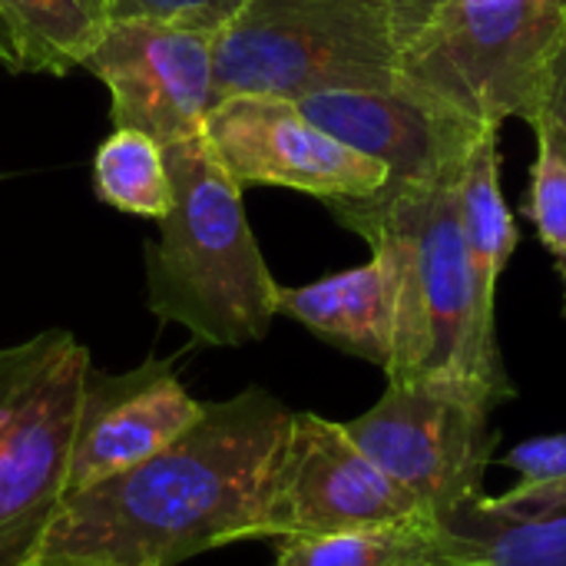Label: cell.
Returning <instances> with one entry per match:
<instances>
[{"instance_id": "6da1fadb", "label": "cell", "mask_w": 566, "mask_h": 566, "mask_svg": "<svg viewBox=\"0 0 566 566\" xmlns=\"http://www.w3.org/2000/svg\"><path fill=\"white\" fill-rule=\"evenodd\" d=\"M292 418L295 411L265 388L202 405L199 418L149 461L66 494L36 557L176 566L259 541Z\"/></svg>"}, {"instance_id": "7a4b0ae2", "label": "cell", "mask_w": 566, "mask_h": 566, "mask_svg": "<svg viewBox=\"0 0 566 566\" xmlns=\"http://www.w3.org/2000/svg\"><path fill=\"white\" fill-rule=\"evenodd\" d=\"M451 186H385L368 199H328L395 282V348L388 381H444L514 398L497 348V308L484 305Z\"/></svg>"}, {"instance_id": "3957f363", "label": "cell", "mask_w": 566, "mask_h": 566, "mask_svg": "<svg viewBox=\"0 0 566 566\" xmlns=\"http://www.w3.org/2000/svg\"><path fill=\"white\" fill-rule=\"evenodd\" d=\"M172 209L146 245L149 312L182 325L199 345L242 348L262 342L279 315L265 255L252 235L242 186L206 136L163 146Z\"/></svg>"}, {"instance_id": "277c9868", "label": "cell", "mask_w": 566, "mask_h": 566, "mask_svg": "<svg viewBox=\"0 0 566 566\" xmlns=\"http://www.w3.org/2000/svg\"><path fill=\"white\" fill-rule=\"evenodd\" d=\"M398 33L385 0H245L212 33L216 99L259 93L305 99L391 90Z\"/></svg>"}, {"instance_id": "5b68a950", "label": "cell", "mask_w": 566, "mask_h": 566, "mask_svg": "<svg viewBox=\"0 0 566 566\" xmlns=\"http://www.w3.org/2000/svg\"><path fill=\"white\" fill-rule=\"evenodd\" d=\"M566 0H451L398 50V83L501 129L537 123Z\"/></svg>"}, {"instance_id": "8992f818", "label": "cell", "mask_w": 566, "mask_h": 566, "mask_svg": "<svg viewBox=\"0 0 566 566\" xmlns=\"http://www.w3.org/2000/svg\"><path fill=\"white\" fill-rule=\"evenodd\" d=\"M90 352L63 328L0 348V566H27L66 497Z\"/></svg>"}, {"instance_id": "52a82bcc", "label": "cell", "mask_w": 566, "mask_h": 566, "mask_svg": "<svg viewBox=\"0 0 566 566\" xmlns=\"http://www.w3.org/2000/svg\"><path fill=\"white\" fill-rule=\"evenodd\" d=\"M497 401L444 381H388L371 411L342 428L415 501L441 521L484 494L497 444Z\"/></svg>"}, {"instance_id": "ba28073f", "label": "cell", "mask_w": 566, "mask_h": 566, "mask_svg": "<svg viewBox=\"0 0 566 566\" xmlns=\"http://www.w3.org/2000/svg\"><path fill=\"white\" fill-rule=\"evenodd\" d=\"M428 517L424 507L395 484L338 421L295 411L285 438L259 541L328 537L375 524Z\"/></svg>"}, {"instance_id": "9c48e42d", "label": "cell", "mask_w": 566, "mask_h": 566, "mask_svg": "<svg viewBox=\"0 0 566 566\" xmlns=\"http://www.w3.org/2000/svg\"><path fill=\"white\" fill-rule=\"evenodd\" d=\"M202 136L242 189L279 186L328 202L368 199L388 182L381 163L338 143L292 99L222 96L212 103Z\"/></svg>"}, {"instance_id": "30bf717a", "label": "cell", "mask_w": 566, "mask_h": 566, "mask_svg": "<svg viewBox=\"0 0 566 566\" xmlns=\"http://www.w3.org/2000/svg\"><path fill=\"white\" fill-rule=\"evenodd\" d=\"M109 90L113 129H136L159 146L202 136L216 103L212 33L163 20H113L86 56Z\"/></svg>"}, {"instance_id": "8fae6325", "label": "cell", "mask_w": 566, "mask_h": 566, "mask_svg": "<svg viewBox=\"0 0 566 566\" xmlns=\"http://www.w3.org/2000/svg\"><path fill=\"white\" fill-rule=\"evenodd\" d=\"M302 113L338 143L385 166V186H451L474 149L501 136L468 113L395 83L391 90H338L298 99Z\"/></svg>"}, {"instance_id": "7c38bea8", "label": "cell", "mask_w": 566, "mask_h": 566, "mask_svg": "<svg viewBox=\"0 0 566 566\" xmlns=\"http://www.w3.org/2000/svg\"><path fill=\"white\" fill-rule=\"evenodd\" d=\"M199 411L202 401L182 388L172 361L149 358L119 375L90 368L73 428L66 494L149 461L172 444Z\"/></svg>"}, {"instance_id": "4fadbf2b", "label": "cell", "mask_w": 566, "mask_h": 566, "mask_svg": "<svg viewBox=\"0 0 566 566\" xmlns=\"http://www.w3.org/2000/svg\"><path fill=\"white\" fill-rule=\"evenodd\" d=\"M275 308L338 352L371 361L381 371L391 361L395 282L378 255H371L365 265L325 275L308 285H279Z\"/></svg>"}, {"instance_id": "5bb4252c", "label": "cell", "mask_w": 566, "mask_h": 566, "mask_svg": "<svg viewBox=\"0 0 566 566\" xmlns=\"http://www.w3.org/2000/svg\"><path fill=\"white\" fill-rule=\"evenodd\" d=\"M481 547L438 524L411 517L328 537L279 541L275 566H478Z\"/></svg>"}, {"instance_id": "9a60e30c", "label": "cell", "mask_w": 566, "mask_h": 566, "mask_svg": "<svg viewBox=\"0 0 566 566\" xmlns=\"http://www.w3.org/2000/svg\"><path fill=\"white\" fill-rule=\"evenodd\" d=\"M17 73H70L83 66L113 23V0H0Z\"/></svg>"}, {"instance_id": "2e32d148", "label": "cell", "mask_w": 566, "mask_h": 566, "mask_svg": "<svg viewBox=\"0 0 566 566\" xmlns=\"http://www.w3.org/2000/svg\"><path fill=\"white\" fill-rule=\"evenodd\" d=\"M458 209H461V229L474 269L478 292L484 305L497 308V282L521 242L514 212L501 189V149L497 136L484 139L474 156L468 159L461 179H458Z\"/></svg>"}, {"instance_id": "e0dca14e", "label": "cell", "mask_w": 566, "mask_h": 566, "mask_svg": "<svg viewBox=\"0 0 566 566\" xmlns=\"http://www.w3.org/2000/svg\"><path fill=\"white\" fill-rule=\"evenodd\" d=\"M438 524L481 547L478 566H566V507L547 514H507L481 494Z\"/></svg>"}, {"instance_id": "ac0fdd59", "label": "cell", "mask_w": 566, "mask_h": 566, "mask_svg": "<svg viewBox=\"0 0 566 566\" xmlns=\"http://www.w3.org/2000/svg\"><path fill=\"white\" fill-rule=\"evenodd\" d=\"M93 189L99 202L159 222L172 209V179L166 166V149L146 133L113 129L96 146Z\"/></svg>"}, {"instance_id": "d6986e66", "label": "cell", "mask_w": 566, "mask_h": 566, "mask_svg": "<svg viewBox=\"0 0 566 566\" xmlns=\"http://www.w3.org/2000/svg\"><path fill=\"white\" fill-rule=\"evenodd\" d=\"M504 468H511L521 481L501 494L491 497L494 507L507 514H547L566 507V434L531 438L517 444Z\"/></svg>"}, {"instance_id": "ffe728a7", "label": "cell", "mask_w": 566, "mask_h": 566, "mask_svg": "<svg viewBox=\"0 0 566 566\" xmlns=\"http://www.w3.org/2000/svg\"><path fill=\"white\" fill-rule=\"evenodd\" d=\"M524 216L534 222L541 245L551 252V259L564 279L566 308V156L547 136H537V159L531 169Z\"/></svg>"}, {"instance_id": "44dd1931", "label": "cell", "mask_w": 566, "mask_h": 566, "mask_svg": "<svg viewBox=\"0 0 566 566\" xmlns=\"http://www.w3.org/2000/svg\"><path fill=\"white\" fill-rule=\"evenodd\" d=\"M245 0H113V20H163L216 33Z\"/></svg>"}, {"instance_id": "7402d4cb", "label": "cell", "mask_w": 566, "mask_h": 566, "mask_svg": "<svg viewBox=\"0 0 566 566\" xmlns=\"http://www.w3.org/2000/svg\"><path fill=\"white\" fill-rule=\"evenodd\" d=\"M531 129L537 136H547L551 143H557L566 156V27L554 56H551L544 96H541V113H537V123Z\"/></svg>"}, {"instance_id": "603a6c76", "label": "cell", "mask_w": 566, "mask_h": 566, "mask_svg": "<svg viewBox=\"0 0 566 566\" xmlns=\"http://www.w3.org/2000/svg\"><path fill=\"white\" fill-rule=\"evenodd\" d=\"M385 3L391 10V23H395L398 43H405L438 7H444L451 0H385Z\"/></svg>"}, {"instance_id": "cb8c5ba5", "label": "cell", "mask_w": 566, "mask_h": 566, "mask_svg": "<svg viewBox=\"0 0 566 566\" xmlns=\"http://www.w3.org/2000/svg\"><path fill=\"white\" fill-rule=\"evenodd\" d=\"M27 566H119L106 564V560H90V557H36Z\"/></svg>"}, {"instance_id": "d4e9b609", "label": "cell", "mask_w": 566, "mask_h": 566, "mask_svg": "<svg viewBox=\"0 0 566 566\" xmlns=\"http://www.w3.org/2000/svg\"><path fill=\"white\" fill-rule=\"evenodd\" d=\"M0 63L17 73V53H13V43H10V33H7L3 20H0Z\"/></svg>"}]
</instances>
